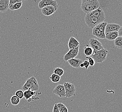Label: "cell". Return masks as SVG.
I'll return each mask as SVG.
<instances>
[{
	"label": "cell",
	"instance_id": "cell-1",
	"mask_svg": "<svg viewBox=\"0 0 122 112\" xmlns=\"http://www.w3.org/2000/svg\"><path fill=\"white\" fill-rule=\"evenodd\" d=\"M23 91L31 90L32 91H37L39 90V85L36 78L32 76L26 80V82L22 87Z\"/></svg>",
	"mask_w": 122,
	"mask_h": 112
},
{
	"label": "cell",
	"instance_id": "cell-2",
	"mask_svg": "<svg viewBox=\"0 0 122 112\" xmlns=\"http://www.w3.org/2000/svg\"><path fill=\"white\" fill-rule=\"evenodd\" d=\"M108 54V51L103 48L98 51L93 52L91 57L94 59L95 63H102L106 60Z\"/></svg>",
	"mask_w": 122,
	"mask_h": 112
},
{
	"label": "cell",
	"instance_id": "cell-3",
	"mask_svg": "<svg viewBox=\"0 0 122 112\" xmlns=\"http://www.w3.org/2000/svg\"><path fill=\"white\" fill-rule=\"evenodd\" d=\"M85 20L87 26L92 28H93L98 24L104 21L102 19L90 16L88 14H86L85 16Z\"/></svg>",
	"mask_w": 122,
	"mask_h": 112
},
{
	"label": "cell",
	"instance_id": "cell-4",
	"mask_svg": "<svg viewBox=\"0 0 122 112\" xmlns=\"http://www.w3.org/2000/svg\"><path fill=\"white\" fill-rule=\"evenodd\" d=\"M99 7L100 3L97 0V1H94L88 4L81 3V9L84 13L86 14H88L97 9Z\"/></svg>",
	"mask_w": 122,
	"mask_h": 112
},
{
	"label": "cell",
	"instance_id": "cell-5",
	"mask_svg": "<svg viewBox=\"0 0 122 112\" xmlns=\"http://www.w3.org/2000/svg\"><path fill=\"white\" fill-rule=\"evenodd\" d=\"M63 85L66 91V98H70L75 96L76 89L74 84L69 82H66Z\"/></svg>",
	"mask_w": 122,
	"mask_h": 112
},
{
	"label": "cell",
	"instance_id": "cell-6",
	"mask_svg": "<svg viewBox=\"0 0 122 112\" xmlns=\"http://www.w3.org/2000/svg\"><path fill=\"white\" fill-rule=\"evenodd\" d=\"M41 93H37L36 91H32L30 90L24 91V97L28 102H30L33 100H36L40 99L37 95H40Z\"/></svg>",
	"mask_w": 122,
	"mask_h": 112
},
{
	"label": "cell",
	"instance_id": "cell-7",
	"mask_svg": "<svg viewBox=\"0 0 122 112\" xmlns=\"http://www.w3.org/2000/svg\"><path fill=\"white\" fill-rule=\"evenodd\" d=\"M50 5L53 6L56 11L58 9V5L56 0H41L38 4V7L42 9V8Z\"/></svg>",
	"mask_w": 122,
	"mask_h": 112
},
{
	"label": "cell",
	"instance_id": "cell-8",
	"mask_svg": "<svg viewBox=\"0 0 122 112\" xmlns=\"http://www.w3.org/2000/svg\"><path fill=\"white\" fill-rule=\"evenodd\" d=\"M79 50V46L74 49H70L69 51L64 56V60L65 61H67L71 59L75 58L78 54Z\"/></svg>",
	"mask_w": 122,
	"mask_h": 112
},
{
	"label": "cell",
	"instance_id": "cell-9",
	"mask_svg": "<svg viewBox=\"0 0 122 112\" xmlns=\"http://www.w3.org/2000/svg\"><path fill=\"white\" fill-rule=\"evenodd\" d=\"M53 93L60 98L66 97V93L65 87L63 84H58L52 91Z\"/></svg>",
	"mask_w": 122,
	"mask_h": 112
},
{
	"label": "cell",
	"instance_id": "cell-10",
	"mask_svg": "<svg viewBox=\"0 0 122 112\" xmlns=\"http://www.w3.org/2000/svg\"><path fill=\"white\" fill-rule=\"evenodd\" d=\"M88 14L90 16L97 17L99 18L102 19L104 20L105 19V16L104 12L103 11V9H102V8L100 7H99L97 9Z\"/></svg>",
	"mask_w": 122,
	"mask_h": 112
},
{
	"label": "cell",
	"instance_id": "cell-11",
	"mask_svg": "<svg viewBox=\"0 0 122 112\" xmlns=\"http://www.w3.org/2000/svg\"><path fill=\"white\" fill-rule=\"evenodd\" d=\"M42 14L46 16H50L56 12L54 7L52 5L48 6L42 8L41 9Z\"/></svg>",
	"mask_w": 122,
	"mask_h": 112
},
{
	"label": "cell",
	"instance_id": "cell-12",
	"mask_svg": "<svg viewBox=\"0 0 122 112\" xmlns=\"http://www.w3.org/2000/svg\"><path fill=\"white\" fill-rule=\"evenodd\" d=\"M121 26L116 23H107L106 25L105 30V34L111 32H117Z\"/></svg>",
	"mask_w": 122,
	"mask_h": 112
},
{
	"label": "cell",
	"instance_id": "cell-13",
	"mask_svg": "<svg viewBox=\"0 0 122 112\" xmlns=\"http://www.w3.org/2000/svg\"><path fill=\"white\" fill-rule=\"evenodd\" d=\"M79 42H78V41L75 37H70L68 43V48L69 50L76 48L78 46H79Z\"/></svg>",
	"mask_w": 122,
	"mask_h": 112
},
{
	"label": "cell",
	"instance_id": "cell-14",
	"mask_svg": "<svg viewBox=\"0 0 122 112\" xmlns=\"http://www.w3.org/2000/svg\"><path fill=\"white\" fill-rule=\"evenodd\" d=\"M69 65L73 68H80V64L83 63L82 61L79 59H71L67 61Z\"/></svg>",
	"mask_w": 122,
	"mask_h": 112
},
{
	"label": "cell",
	"instance_id": "cell-15",
	"mask_svg": "<svg viewBox=\"0 0 122 112\" xmlns=\"http://www.w3.org/2000/svg\"><path fill=\"white\" fill-rule=\"evenodd\" d=\"M9 0H0V12L5 13L9 9Z\"/></svg>",
	"mask_w": 122,
	"mask_h": 112
},
{
	"label": "cell",
	"instance_id": "cell-16",
	"mask_svg": "<svg viewBox=\"0 0 122 112\" xmlns=\"http://www.w3.org/2000/svg\"><path fill=\"white\" fill-rule=\"evenodd\" d=\"M92 35L96 37H98L100 39H105V35L103 34L100 31L96 26L92 28Z\"/></svg>",
	"mask_w": 122,
	"mask_h": 112
},
{
	"label": "cell",
	"instance_id": "cell-17",
	"mask_svg": "<svg viewBox=\"0 0 122 112\" xmlns=\"http://www.w3.org/2000/svg\"><path fill=\"white\" fill-rule=\"evenodd\" d=\"M118 37L117 32H111L107 33L105 34V38L109 41L114 40Z\"/></svg>",
	"mask_w": 122,
	"mask_h": 112
},
{
	"label": "cell",
	"instance_id": "cell-18",
	"mask_svg": "<svg viewBox=\"0 0 122 112\" xmlns=\"http://www.w3.org/2000/svg\"><path fill=\"white\" fill-rule=\"evenodd\" d=\"M114 44L115 47L119 49H122V37L118 36L114 40Z\"/></svg>",
	"mask_w": 122,
	"mask_h": 112
},
{
	"label": "cell",
	"instance_id": "cell-19",
	"mask_svg": "<svg viewBox=\"0 0 122 112\" xmlns=\"http://www.w3.org/2000/svg\"><path fill=\"white\" fill-rule=\"evenodd\" d=\"M93 52V50L92 47H90L88 45H86L84 47V53L87 56H91Z\"/></svg>",
	"mask_w": 122,
	"mask_h": 112
},
{
	"label": "cell",
	"instance_id": "cell-20",
	"mask_svg": "<svg viewBox=\"0 0 122 112\" xmlns=\"http://www.w3.org/2000/svg\"><path fill=\"white\" fill-rule=\"evenodd\" d=\"M89 43L92 48L95 46L102 44L101 42L99 41L98 40L94 38H91L89 40Z\"/></svg>",
	"mask_w": 122,
	"mask_h": 112
},
{
	"label": "cell",
	"instance_id": "cell-21",
	"mask_svg": "<svg viewBox=\"0 0 122 112\" xmlns=\"http://www.w3.org/2000/svg\"><path fill=\"white\" fill-rule=\"evenodd\" d=\"M20 99L18 98L16 95H13L10 98V102L13 105L16 106L19 104L20 102Z\"/></svg>",
	"mask_w": 122,
	"mask_h": 112
},
{
	"label": "cell",
	"instance_id": "cell-22",
	"mask_svg": "<svg viewBox=\"0 0 122 112\" xmlns=\"http://www.w3.org/2000/svg\"><path fill=\"white\" fill-rule=\"evenodd\" d=\"M23 5V3L18 2L16 3L14 5H12L11 6L9 7V9L11 10H15L16 9H18L21 8Z\"/></svg>",
	"mask_w": 122,
	"mask_h": 112
},
{
	"label": "cell",
	"instance_id": "cell-23",
	"mask_svg": "<svg viewBox=\"0 0 122 112\" xmlns=\"http://www.w3.org/2000/svg\"><path fill=\"white\" fill-rule=\"evenodd\" d=\"M50 79L52 82L57 83L60 81V80L61 79V77L53 73V74H52L51 76L50 77Z\"/></svg>",
	"mask_w": 122,
	"mask_h": 112
},
{
	"label": "cell",
	"instance_id": "cell-24",
	"mask_svg": "<svg viewBox=\"0 0 122 112\" xmlns=\"http://www.w3.org/2000/svg\"><path fill=\"white\" fill-rule=\"evenodd\" d=\"M64 73L63 70L60 67L55 68L54 70V74L58 75L59 76L61 77L62 76Z\"/></svg>",
	"mask_w": 122,
	"mask_h": 112
},
{
	"label": "cell",
	"instance_id": "cell-25",
	"mask_svg": "<svg viewBox=\"0 0 122 112\" xmlns=\"http://www.w3.org/2000/svg\"><path fill=\"white\" fill-rule=\"evenodd\" d=\"M15 95L20 99H22L24 98V92L22 90H19L16 91Z\"/></svg>",
	"mask_w": 122,
	"mask_h": 112
},
{
	"label": "cell",
	"instance_id": "cell-26",
	"mask_svg": "<svg viewBox=\"0 0 122 112\" xmlns=\"http://www.w3.org/2000/svg\"><path fill=\"white\" fill-rule=\"evenodd\" d=\"M85 58L86 59H87L90 65L92 66H93L94 64H95V62L94 61V59L93 58H92V57L91 56H86L85 57Z\"/></svg>",
	"mask_w": 122,
	"mask_h": 112
},
{
	"label": "cell",
	"instance_id": "cell-27",
	"mask_svg": "<svg viewBox=\"0 0 122 112\" xmlns=\"http://www.w3.org/2000/svg\"><path fill=\"white\" fill-rule=\"evenodd\" d=\"M22 0H9V7L12 5H14L16 3L22 2Z\"/></svg>",
	"mask_w": 122,
	"mask_h": 112
},
{
	"label": "cell",
	"instance_id": "cell-28",
	"mask_svg": "<svg viewBox=\"0 0 122 112\" xmlns=\"http://www.w3.org/2000/svg\"><path fill=\"white\" fill-rule=\"evenodd\" d=\"M83 63L84 64V67L86 70H87V69L89 67V66H90L89 63L88 62V61L87 60H85L83 62Z\"/></svg>",
	"mask_w": 122,
	"mask_h": 112
},
{
	"label": "cell",
	"instance_id": "cell-29",
	"mask_svg": "<svg viewBox=\"0 0 122 112\" xmlns=\"http://www.w3.org/2000/svg\"><path fill=\"white\" fill-rule=\"evenodd\" d=\"M59 112H68V109L65 105H64L60 110H59Z\"/></svg>",
	"mask_w": 122,
	"mask_h": 112
},
{
	"label": "cell",
	"instance_id": "cell-30",
	"mask_svg": "<svg viewBox=\"0 0 122 112\" xmlns=\"http://www.w3.org/2000/svg\"><path fill=\"white\" fill-rule=\"evenodd\" d=\"M98 0H81L82 3H85V4H88L91 3L94 1H97Z\"/></svg>",
	"mask_w": 122,
	"mask_h": 112
},
{
	"label": "cell",
	"instance_id": "cell-31",
	"mask_svg": "<svg viewBox=\"0 0 122 112\" xmlns=\"http://www.w3.org/2000/svg\"><path fill=\"white\" fill-rule=\"evenodd\" d=\"M52 112H59V109H58V107L57 106V103H55V104L54 105Z\"/></svg>",
	"mask_w": 122,
	"mask_h": 112
},
{
	"label": "cell",
	"instance_id": "cell-32",
	"mask_svg": "<svg viewBox=\"0 0 122 112\" xmlns=\"http://www.w3.org/2000/svg\"><path fill=\"white\" fill-rule=\"evenodd\" d=\"M118 34V36L122 37V26H120V28L117 31Z\"/></svg>",
	"mask_w": 122,
	"mask_h": 112
},
{
	"label": "cell",
	"instance_id": "cell-33",
	"mask_svg": "<svg viewBox=\"0 0 122 112\" xmlns=\"http://www.w3.org/2000/svg\"><path fill=\"white\" fill-rule=\"evenodd\" d=\"M64 105V104H63L62 103H61V102H59V103H57V106L58 108L59 109V111L62 108V107Z\"/></svg>",
	"mask_w": 122,
	"mask_h": 112
},
{
	"label": "cell",
	"instance_id": "cell-34",
	"mask_svg": "<svg viewBox=\"0 0 122 112\" xmlns=\"http://www.w3.org/2000/svg\"><path fill=\"white\" fill-rule=\"evenodd\" d=\"M80 68H83V67H84V64L83 63H82L81 64H80Z\"/></svg>",
	"mask_w": 122,
	"mask_h": 112
},
{
	"label": "cell",
	"instance_id": "cell-35",
	"mask_svg": "<svg viewBox=\"0 0 122 112\" xmlns=\"http://www.w3.org/2000/svg\"></svg>",
	"mask_w": 122,
	"mask_h": 112
}]
</instances>
